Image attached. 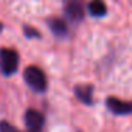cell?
Segmentation results:
<instances>
[{
    "instance_id": "obj_1",
    "label": "cell",
    "mask_w": 132,
    "mask_h": 132,
    "mask_svg": "<svg viewBox=\"0 0 132 132\" xmlns=\"http://www.w3.org/2000/svg\"><path fill=\"white\" fill-rule=\"evenodd\" d=\"M24 81L36 92H44L47 89V78L43 70L36 65H30L24 70Z\"/></svg>"
},
{
    "instance_id": "obj_2",
    "label": "cell",
    "mask_w": 132,
    "mask_h": 132,
    "mask_svg": "<svg viewBox=\"0 0 132 132\" xmlns=\"http://www.w3.org/2000/svg\"><path fill=\"white\" fill-rule=\"evenodd\" d=\"M19 67V54L13 48L0 50V71L4 75H12L17 71Z\"/></svg>"
},
{
    "instance_id": "obj_3",
    "label": "cell",
    "mask_w": 132,
    "mask_h": 132,
    "mask_svg": "<svg viewBox=\"0 0 132 132\" xmlns=\"http://www.w3.org/2000/svg\"><path fill=\"white\" fill-rule=\"evenodd\" d=\"M64 13L71 21H80L84 17V3L82 0H65Z\"/></svg>"
},
{
    "instance_id": "obj_4",
    "label": "cell",
    "mask_w": 132,
    "mask_h": 132,
    "mask_svg": "<svg viewBox=\"0 0 132 132\" xmlns=\"http://www.w3.org/2000/svg\"><path fill=\"white\" fill-rule=\"evenodd\" d=\"M108 109L115 115H128L132 114V102L131 101H122L115 97H109L106 100Z\"/></svg>"
},
{
    "instance_id": "obj_5",
    "label": "cell",
    "mask_w": 132,
    "mask_h": 132,
    "mask_svg": "<svg viewBox=\"0 0 132 132\" xmlns=\"http://www.w3.org/2000/svg\"><path fill=\"white\" fill-rule=\"evenodd\" d=\"M24 122L31 132H38L44 125V115L36 109H27L24 114Z\"/></svg>"
},
{
    "instance_id": "obj_6",
    "label": "cell",
    "mask_w": 132,
    "mask_h": 132,
    "mask_svg": "<svg viewBox=\"0 0 132 132\" xmlns=\"http://www.w3.org/2000/svg\"><path fill=\"white\" fill-rule=\"evenodd\" d=\"M47 24H48L51 33L57 37H64L68 33V26L63 19H57V17L50 19V20H47Z\"/></svg>"
},
{
    "instance_id": "obj_7",
    "label": "cell",
    "mask_w": 132,
    "mask_h": 132,
    "mask_svg": "<svg viewBox=\"0 0 132 132\" xmlns=\"http://www.w3.org/2000/svg\"><path fill=\"white\" fill-rule=\"evenodd\" d=\"M75 95L82 104L91 105L92 104V92H94V87L92 85H77L75 87Z\"/></svg>"
},
{
    "instance_id": "obj_8",
    "label": "cell",
    "mask_w": 132,
    "mask_h": 132,
    "mask_svg": "<svg viewBox=\"0 0 132 132\" xmlns=\"http://www.w3.org/2000/svg\"><path fill=\"white\" fill-rule=\"evenodd\" d=\"M89 14L94 17H102L106 14V6L102 0H92L88 6Z\"/></svg>"
},
{
    "instance_id": "obj_9",
    "label": "cell",
    "mask_w": 132,
    "mask_h": 132,
    "mask_svg": "<svg viewBox=\"0 0 132 132\" xmlns=\"http://www.w3.org/2000/svg\"><path fill=\"white\" fill-rule=\"evenodd\" d=\"M0 132H20V131H17L14 126L10 125L6 121H2V122H0Z\"/></svg>"
},
{
    "instance_id": "obj_10",
    "label": "cell",
    "mask_w": 132,
    "mask_h": 132,
    "mask_svg": "<svg viewBox=\"0 0 132 132\" xmlns=\"http://www.w3.org/2000/svg\"><path fill=\"white\" fill-rule=\"evenodd\" d=\"M24 36L29 37V38H36V37H40V33H38L36 29H33V27L26 26L24 27Z\"/></svg>"
},
{
    "instance_id": "obj_11",
    "label": "cell",
    "mask_w": 132,
    "mask_h": 132,
    "mask_svg": "<svg viewBox=\"0 0 132 132\" xmlns=\"http://www.w3.org/2000/svg\"><path fill=\"white\" fill-rule=\"evenodd\" d=\"M2 29H3V26H2V23H0V31H2Z\"/></svg>"
}]
</instances>
